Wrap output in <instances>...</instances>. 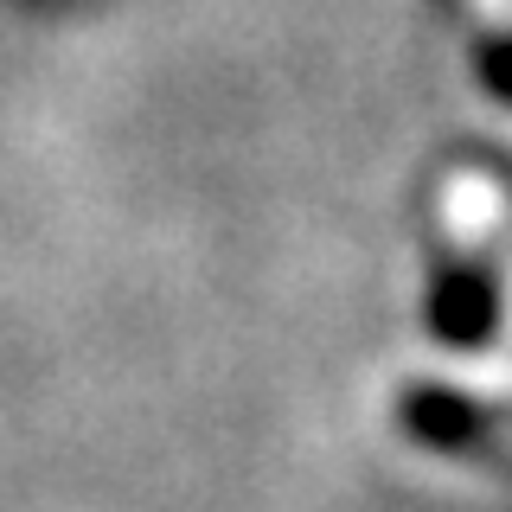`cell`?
Here are the masks:
<instances>
[{
    "label": "cell",
    "instance_id": "obj_1",
    "mask_svg": "<svg viewBox=\"0 0 512 512\" xmlns=\"http://www.w3.org/2000/svg\"><path fill=\"white\" fill-rule=\"evenodd\" d=\"M448 282L436 288V333L448 346H487L506 314V199L487 173L461 167L442 186Z\"/></svg>",
    "mask_w": 512,
    "mask_h": 512
},
{
    "label": "cell",
    "instance_id": "obj_2",
    "mask_svg": "<svg viewBox=\"0 0 512 512\" xmlns=\"http://www.w3.org/2000/svg\"><path fill=\"white\" fill-rule=\"evenodd\" d=\"M480 20H487V77L512 103V0H480Z\"/></svg>",
    "mask_w": 512,
    "mask_h": 512
}]
</instances>
